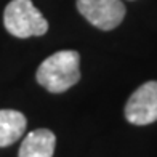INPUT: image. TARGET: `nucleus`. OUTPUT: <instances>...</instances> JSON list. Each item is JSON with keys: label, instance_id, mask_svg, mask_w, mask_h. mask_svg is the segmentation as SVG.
Returning <instances> with one entry per match:
<instances>
[{"label": "nucleus", "instance_id": "nucleus-1", "mask_svg": "<svg viewBox=\"0 0 157 157\" xmlns=\"http://www.w3.org/2000/svg\"><path fill=\"white\" fill-rule=\"evenodd\" d=\"M35 77L50 93H63L80 80V55L74 50L56 52L39 66Z\"/></svg>", "mask_w": 157, "mask_h": 157}, {"label": "nucleus", "instance_id": "nucleus-2", "mask_svg": "<svg viewBox=\"0 0 157 157\" xmlns=\"http://www.w3.org/2000/svg\"><path fill=\"white\" fill-rule=\"evenodd\" d=\"M5 29L18 39L44 35L48 23L31 0H11L3 11Z\"/></svg>", "mask_w": 157, "mask_h": 157}, {"label": "nucleus", "instance_id": "nucleus-3", "mask_svg": "<svg viewBox=\"0 0 157 157\" xmlns=\"http://www.w3.org/2000/svg\"><path fill=\"white\" fill-rule=\"evenodd\" d=\"M77 10L101 31H112L125 16V5L120 0H77Z\"/></svg>", "mask_w": 157, "mask_h": 157}, {"label": "nucleus", "instance_id": "nucleus-4", "mask_svg": "<svg viewBox=\"0 0 157 157\" xmlns=\"http://www.w3.org/2000/svg\"><path fill=\"white\" fill-rule=\"evenodd\" d=\"M125 119L133 125H147L157 120V80L143 83L125 104Z\"/></svg>", "mask_w": 157, "mask_h": 157}, {"label": "nucleus", "instance_id": "nucleus-5", "mask_svg": "<svg viewBox=\"0 0 157 157\" xmlns=\"http://www.w3.org/2000/svg\"><path fill=\"white\" fill-rule=\"evenodd\" d=\"M56 136L47 128H39L27 133L19 147L18 157H53Z\"/></svg>", "mask_w": 157, "mask_h": 157}, {"label": "nucleus", "instance_id": "nucleus-6", "mask_svg": "<svg viewBox=\"0 0 157 157\" xmlns=\"http://www.w3.org/2000/svg\"><path fill=\"white\" fill-rule=\"evenodd\" d=\"M27 120L23 112L0 109V147H6L18 141L26 132Z\"/></svg>", "mask_w": 157, "mask_h": 157}]
</instances>
